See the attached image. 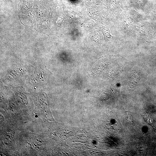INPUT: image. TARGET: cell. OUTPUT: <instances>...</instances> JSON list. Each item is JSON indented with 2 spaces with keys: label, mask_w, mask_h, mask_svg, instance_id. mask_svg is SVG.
<instances>
[{
  "label": "cell",
  "mask_w": 156,
  "mask_h": 156,
  "mask_svg": "<svg viewBox=\"0 0 156 156\" xmlns=\"http://www.w3.org/2000/svg\"><path fill=\"white\" fill-rule=\"evenodd\" d=\"M127 114L129 121L131 122H133V117L132 116V114H131V113L129 111L127 112Z\"/></svg>",
  "instance_id": "obj_1"
}]
</instances>
